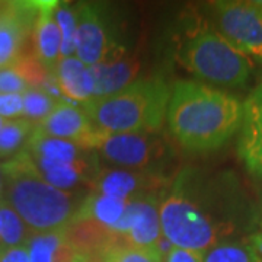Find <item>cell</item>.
<instances>
[{
    "instance_id": "obj_9",
    "label": "cell",
    "mask_w": 262,
    "mask_h": 262,
    "mask_svg": "<svg viewBox=\"0 0 262 262\" xmlns=\"http://www.w3.org/2000/svg\"><path fill=\"white\" fill-rule=\"evenodd\" d=\"M39 12V2H9L0 6V70L13 67L25 54Z\"/></svg>"
},
{
    "instance_id": "obj_32",
    "label": "cell",
    "mask_w": 262,
    "mask_h": 262,
    "mask_svg": "<svg viewBox=\"0 0 262 262\" xmlns=\"http://www.w3.org/2000/svg\"><path fill=\"white\" fill-rule=\"evenodd\" d=\"M5 122H6V121H3V118L0 117V130L3 128V125H5Z\"/></svg>"
},
{
    "instance_id": "obj_16",
    "label": "cell",
    "mask_w": 262,
    "mask_h": 262,
    "mask_svg": "<svg viewBox=\"0 0 262 262\" xmlns=\"http://www.w3.org/2000/svg\"><path fill=\"white\" fill-rule=\"evenodd\" d=\"M82 149L83 147L75 141L47 136L42 131L38 130L37 127L24 147L31 159L54 160V162H67V163L84 160Z\"/></svg>"
},
{
    "instance_id": "obj_19",
    "label": "cell",
    "mask_w": 262,
    "mask_h": 262,
    "mask_svg": "<svg viewBox=\"0 0 262 262\" xmlns=\"http://www.w3.org/2000/svg\"><path fill=\"white\" fill-rule=\"evenodd\" d=\"M29 227L20 215L2 198L0 200V245L5 248L27 245L31 236Z\"/></svg>"
},
{
    "instance_id": "obj_24",
    "label": "cell",
    "mask_w": 262,
    "mask_h": 262,
    "mask_svg": "<svg viewBox=\"0 0 262 262\" xmlns=\"http://www.w3.org/2000/svg\"><path fill=\"white\" fill-rule=\"evenodd\" d=\"M56 20L61 32V56L72 57L76 51V9L67 3H57Z\"/></svg>"
},
{
    "instance_id": "obj_6",
    "label": "cell",
    "mask_w": 262,
    "mask_h": 262,
    "mask_svg": "<svg viewBox=\"0 0 262 262\" xmlns=\"http://www.w3.org/2000/svg\"><path fill=\"white\" fill-rule=\"evenodd\" d=\"M84 149L95 150L103 160L133 170L162 173L168 160V144L156 133H102L95 130L84 143Z\"/></svg>"
},
{
    "instance_id": "obj_30",
    "label": "cell",
    "mask_w": 262,
    "mask_h": 262,
    "mask_svg": "<svg viewBox=\"0 0 262 262\" xmlns=\"http://www.w3.org/2000/svg\"><path fill=\"white\" fill-rule=\"evenodd\" d=\"M248 245L251 246L253 255L256 258V261L262 262V230L256 232V233L251 234L248 239H246Z\"/></svg>"
},
{
    "instance_id": "obj_1",
    "label": "cell",
    "mask_w": 262,
    "mask_h": 262,
    "mask_svg": "<svg viewBox=\"0 0 262 262\" xmlns=\"http://www.w3.org/2000/svg\"><path fill=\"white\" fill-rule=\"evenodd\" d=\"M162 234L175 248L204 253L248 229L252 211L236 181L204 178L187 169L172 182L160 201Z\"/></svg>"
},
{
    "instance_id": "obj_18",
    "label": "cell",
    "mask_w": 262,
    "mask_h": 262,
    "mask_svg": "<svg viewBox=\"0 0 262 262\" xmlns=\"http://www.w3.org/2000/svg\"><path fill=\"white\" fill-rule=\"evenodd\" d=\"M125 207V200L92 192L80 203L73 220H95L113 229L121 220Z\"/></svg>"
},
{
    "instance_id": "obj_5",
    "label": "cell",
    "mask_w": 262,
    "mask_h": 262,
    "mask_svg": "<svg viewBox=\"0 0 262 262\" xmlns=\"http://www.w3.org/2000/svg\"><path fill=\"white\" fill-rule=\"evenodd\" d=\"M181 64L208 83L236 88L248 82L251 60L217 31H196L179 50Z\"/></svg>"
},
{
    "instance_id": "obj_12",
    "label": "cell",
    "mask_w": 262,
    "mask_h": 262,
    "mask_svg": "<svg viewBox=\"0 0 262 262\" xmlns=\"http://www.w3.org/2000/svg\"><path fill=\"white\" fill-rule=\"evenodd\" d=\"M239 155L248 170L262 179V83L242 103Z\"/></svg>"
},
{
    "instance_id": "obj_11",
    "label": "cell",
    "mask_w": 262,
    "mask_h": 262,
    "mask_svg": "<svg viewBox=\"0 0 262 262\" xmlns=\"http://www.w3.org/2000/svg\"><path fill=\"white\" fill-rule=\"evenodd\" d=\"M166 178L158 172L133 170V169H96L91 179V185L98 194L120 200H136L140 196L156 195Z\"/></svg>"
},
{
    "instance_id": "obj_33",
    "label": "cell",
    "mask_w": 262,
    "mask_h": 262,
    "mask_svg": "<svg viewBox=\"0 0 262 262\" xmlns=\"http://www.w3.org/2000/svg\"><path fill=\"white\" fill-rule=\"evenodd\" d=\"M261 230H262V206H261Z\"/></svg>"
},
{
    "instance_id": "obj_3",
    "label": "cell",
    "mask_w": 262,
    "mask_h": 262,
    "mask_svg": "<svg viewBox=\"0 0 262 262\" xmlns=\"http://www.w3.org/2000/svg\"><path fill=\"white\" fill-rule=\"evenodd\" d=\"M3 200L25 222L32 233L66 229L80 203L72 194L48 184L25 150L0 165Z\"/></svg>"
},
{
    "instance_id": "obj_21",
    "label": "cell",
    "mask_w": 262,
    "mask_h": 262,
    "mask_svg": "<svg viewBox=\"0 0 262 262\" xmlns=\"http://www.w3.org/2000/svg\"><path fill=\"white\" fill-rule=\"evenodd\" d=\"M64 239V229L46 233H31L27 241L29 262H54L57 248Z\"/></svg>"
},
{
    "instance_id": "obj_28",
    "label": "cell",
    "mask_w": 262,
    "mask_h": 262,
    "mask_svg": "<svg viewBox=\"0 0 262 262\" xmlns=\"http://www.w3.org/2000/svg\"><path fill=\"white\" fill-rule=\"evenodd\" d=\"M0 262H29L27 245L12 246V248L0 246Z\"/></svg>"
},
{
    "instance_id": "obj_31",
    "label": "cell",
    "mask_w": 262,
    "mask_h": 262,
    "mask_svg": "<svg viewBox=\"0 0 262 262\" xmlns=\"http://www.w3.org/2000/svg\"><path fill=\"white\" fill-rule=\"evenodd\" d=\"M3 198V181H2V175H0V200Z\"/></svg>"
},
{
    "instance_id": "obj_10",
    "label": "cell",
    "mask_w": 262,
    "mask_h": 262,
    "mask_svg": "<svg viewBox=\"0 0 262 262\" xmlns=\"http://www.w3.org/2000/svg\"><path fill=\"white\" fill-rule=\"evenodd\" d=\"M115 42L102 9L96 5L76 8V56L88 67L114 61Z\"/></svg>"
},
{
    "instance_id": "obj_7",
    "label": "cell",
    "mask_w": 262,
    "mask_h": 262,
    "mask_svg": "<svg viewBox=\"0 0 262 262\" xmlns=\"http://www.w3.org/2000/svg\"><path fill=\"white\" fill-rule=\"evenodd\" d=\"M219 34L239 51L262 60V5L259 2H217Z\"/></svg>"
},
{
    "instance_id": "obj_34",
    "label": "cell",
    "mask_w": 262,
    "mask_h": 262,
    "mask_svg": "<svg viewBox=\"0 0 262 262\" xmlns=\"http://www.w3.org/2000/svg\"><path fill=\"white\" fill-rule=\"evenodd\" d=\"M0 246H2V245H0Z\"/></svg>"
},
{
    "instance_id": "obj_15",
    "label": "cell",
    "mask_w": 262,
    "mask_h": 262,
    "mask_svg": "<svg viewBox=\"0 0 262 262\" xmlns=\"http://www.w3.org/2000/svg\"><path fill=\"white\" fill-rule=\"evenodd\" d=\"M61 94L79 102H88L94 96V79L91 67L84 66L76 57L60 58L53 72Z\"/></svg>"
},
{
    "instance_id": "obj_27",
    "label": "cell",
    "mask_w": 262,
    "mask_h": 262,
    "mask_svg": "<svg viewBox=\"0 0 262 262\" xmlns=\"http://www.w3.org/2000/svg\"><path fill=\"white\" fill-rule=\"evenodd\" d=\"M24 114V99L20 94H0V117H19Z\"/></svg>"
},
{
    "instance_id": "obj_26",
    "label": "cell",
    "mask_w": 262,
    "mask_h": 262,
    "mask_svg": "<svg viewBox=\"0 0 262 262\" xmlns=\"http://www.w3.org/2000/svg\"><path fill=\"white\" fill-rule=\"evenodd\" d=\"M29 89V84L13 70H0V94H24Z\"/></svg>"
},
{
    "instance_id": "obj_20",
    "label": "cell",
    "mask_w": 262,
    "mask_h": 262,
    "mask_svg": "<svg viewBox=\"0 0 262 262\" xmlns=\"http://www.w3.org/2000/svg\"><path fill=\"white\" fill-rule=\"evenodd\" d=\"M35 127L37 125L27 118L5 122L0 130V158H12L22 151Z\"/></svg>"
},
{
    "instance_id": "obj_25",
    "label": "cell",
    "mask_w": 262,
    "mask_h": 262,
    "mask_svg": "<svg viewBox=\"0 0 262 262\" xmlns=\"http://www.w3.org/2000/svg\"><path fill=\"white\" fill-rule=\"evenodd\" d=\"M102 262H159L149 252L128 245H114L102 253Z\"/></svg>"
},
{
    "instance_id": "obj_29",
    "label": "cell",
    "mask_w": 262,
    "mask_h": 262,
    "mask_svg": "<svg viewBox=\"0 0 262 262\" xmlns=\"http://www.w3.org/2000/svg\"><path fill=\"white\" fill-rule=\"evenodd\" d=\"M166 262H203V253L173 248L166 256Z\"/></svg>"
},
{
    "instance_id": "obj_14",
    "label": "cell",
    "mask_w": 262,
    "mask_h": 262,
    "mask_svg": "<svg viewBox=\"0 0 262 262\" xmlns=\"http://www.w3.org/2000/svg\"><path fill=\"white\" fill-rule=\"evenodd\" d=\"M58 2H39L37 22L34 27V48L37 60L50 73L56 70L61 57V32L56 20Z\"/></svg>"
},
{
    "instance_id": "obj_13",
    "label": "cell",
    "mask_w": 262,
    "mask_h": 262,
    "mask_svg": "<svg viewBox=\"0 0 262 262\" xmlns=\"http://www.w3.org/2000/svg\"><path fill=\"white\" fill-rule=\"evenodd\" d=\"M37 128L51 137L75 141L83 149L84 143L95 131L83 110L66 102L57 103L53 111L38 122Z\"/></svg>"
},
{
    "instance_id": "obj_4",
    "label": "cell",
    "mask_w": 262,
    "mask_h": 262,
    "mask_svg": "<svg viewBox=\"0 0 262 262\" xmlns=\"http://www.w3.org/2000/svg\"><path fill=\"white\" fill-rule=\"evenodd\" d=\"M170 89L162 79L133 82L124 89L83 103L95 130L102 133H158L168 113Z\"/></svg>"
},
{
    "instance_id": "obj_22",
    "label": "cell",
    "mask_w": 262,
    "mask_h": 262,
    "mask_svg": "<svg viewBox=\"0 0 262 262\" xmlns=\"http://www.w3.org/2000/svg\"><path fill=\"white\" fill-rule=\"evenodd\" d=\"M203 262H258L246 241H226L203 253Z\"/></svg>"
},
{
    "instance_id": "obj_2",
    "label": "cell",
    "mask_w": 262,
    "mask_h": 262,
    "mask_svg": "<svg viewBox=\"0 0 262 262\" xmlns=\"http://www.w3.org/2000/svg\"><path fill=\"white\" fill-rule=\"evenodd\" d=\"M169 130L188 151L208 153L220 149L242 122V103L225 91L182 80L170 91Z\"/></svg>"
},
{
    "instance_id": "obj_8",
    "label": "cell",
    "mask_w": 262,
    "mask_h": 262,
    "mask_svg": "<svg viewBox=\"0 0 262 262\" xmlns=\"http://www.w3.org/2000/svg\"><path fill=\"white\" fill-rule=\"evenodd\" d=\"M159 201L156 195H146L127 201L121 220L113 227L122 245H128L149 252L159 262L163 258L158 252V244L163 237L160 227Z\"/></svg>"
},
{
    "instance_id": "obj_23",
    "label": "cell",
    "mask_w": 262,
    "mask_h": 262,
    "mask_svg": "<svg viewBox=\"0 0 262 262\" xmlns=\"http://www.w3.org/2000/svg\"><path fill=\"white\" fill-rule=\"evenodd\" d=\"M24 99V114L27 120L37 125L41 120H44L48 114L53 111L57 101L47 95L41 88H29L27 92L22 94Z\"/></svg>"
},
{
    "instance_id": "obj_17",
    "label": "cell",
    "mask_w": 262,
    "mask_h": 262,
    "mask_svg": "<svg viewBox=\"0 0 262 262\" xmlns=\"http://www.w3.org/2000/svg\"><path fill=\"white\" fill-rule=\"evenodd\" d=\"M137 64L125 60H114L102 64L92 66L91 73L94 79V96L102 98L113 95L133 83Z\"/></svg>"
}]
</instances>
